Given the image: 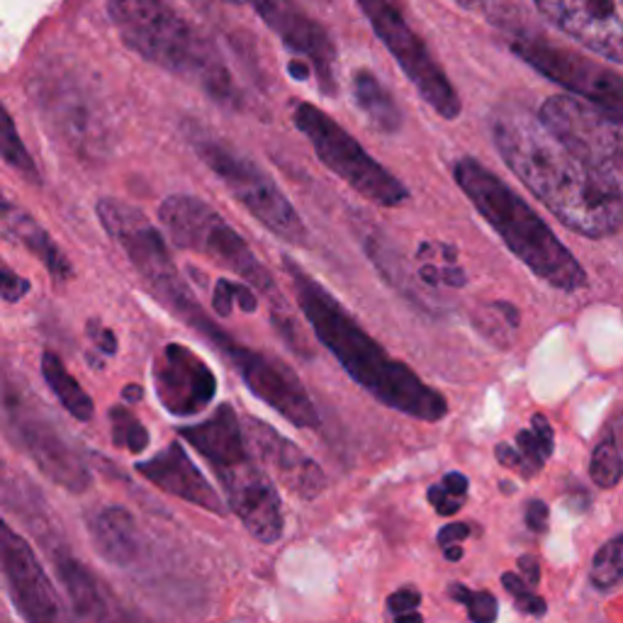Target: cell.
Here are the masks:
<instances>
[{"label":"cell","instance_id":"6da1fadb","mask_svg":"<svg viewBox=\"0 0 623 623\" xmlns=\"http://www.w3.org/2000/svg\"><path fill=\"white\" fill-rule=\"evenodd\" d=\"M492 140L514 176L572 232L604 239L623 227L621 195L536 114L502 108L492 118Z\"/></svg>","mask_w":623,"mask_h":623},{"label":"cell","instance_id":"7a4b0ae2","mask_svg":"<svg viewBox=\"0 0 623 623\" xmlns=\"http://www.w3.org/2000/svg\"><path fill=\"white\" fill-rule=\"evenodd\" d=\"M285 273L291 275L297 307L317 334L321 346L337 356L356 383L383 402L385 407L397 409L407 417L422 422H441L448 414V402L429 387L424 380L380 346L346 307L334 297L317 278L291 259L283 256Z\"/></svg>","mask_w":623,"mask_h":623},{"label":"cell","instance_id":"3957f363","mask_svg":"<svg viewBox=\"0 0 623 623\" xmlns=\"http://www.w3.org/2000/svg\"><path fill=\"white\" fill-rule=\"evenodd\" d=\"M106 10L127 50L222 106L239 102L234 78L215 42L173 0H106Z\"/></svg>","mask_w":623,"mask_h":623},{"label":"cell","instance_id":"277c9868","mask_svg":"<svg viewBox=\"0 0 623 623\" xmlns=\"http://www.w3.org/2000/svg\"><path fill=\"white\" fill-rule=\"evenodd\" d=\"M453 178L476 210L500 234L514 256L544 283L575 293L587 283V273L553 229L526 205L506 183L482 166L478 159L463 156L453 164Z\"/></svg>","mask_w":623,"mask_h":623},{"label":"cell","instance_id":"5b68a950","mask_svg":"<svg viewBox=\"0 0 623 623\" xmlns=\"http://www.w3.org/2000/svg\"><path fill=\"white\" fill-rule=\"evenodd\" d=\"M30 96L42 122L68 152L88 161H98L110 152L112 130L106 102L80 68L66 62L37 66Z\"/></svg>","mask_w":623,"mask_h":623},{"label":"cell","instance_id":"8992f818","mask_svg":"<svg viewBox=\"0 0 623 623\" xmlns=\"http://www.w3.org/2000/svg\"><path fill=\"white\" fill-rule=\"evenodd\" d=\"M159 222L178 249L219 261L225 269L234 271L247 285L256 287L259 293L269 297L273 317L287 315L281 287L275 285L269 269L251 251L247 239L212 205L195 198V195H171L159 207Z\"/></svg>","mask_w":623,"mask_h":623},{"label":"cell","instance_id":"52a82bcc","mask_svg":"<svg viewBox=\"0 0 623 623\" xmlns=\"http://www.w3.org/2000/svg\"><path fill=\"white\" fill-rule=\"evenodd\" d=\"M297 132L315 149L317 159L361 198L380 207H402L409 200V188L395 173L365 152L361 142L312 102H297L293 110Z\"/></svg>","mask_w":623,"mask_h":623},{"label":"cell","instance_id":"ba28073f","mask_svg":"<svg viewBox=\"0 0 623 623\" xmlns=\"http://www.w3.org/2000/svg\"><path fill=\"white\" fill-rule=\"evenodd\" d=\"M190 144L203 164L232 193V198L239 205H244L247 212L256 217L269 232L281 237L287 244H307L309 232L303 217L297 215L293 203L275 186L269 173L253 164L249 156L217 140V136L193 134Z\"/></svg>","mask_w":623,"mask_h":623},{"label":"cell","instance_id":"9c48e42d","mask_svg":"<svg viewBox=\"0 0 623 623\" xmlns=\"http://www.w3.org/2000/svg\"><path fill=\"white\" fill-rule=\"evenodd\" d=\"M363 10L365 20L373 25L375 37L385 44L387 54L397 62L402 74L417 88L419 98L438 118L458 120L463 112V102L451 78L434 59L429 44L412 28L407 20L405 0H356Z\"/></svg>","mask_w":623,"mask_h":623},{"label":"cell","instance_id":"30bf717a","mask_svg":"<svg viewBox=\"0 0 623 623\" xmlns=\"http://www.w3.org/2000/svg\"><path fill=\"white\" fill-rule=\"evenodd\" d=\"M538 118L623 200V124L570 96L548 98L540 106Z\"/></svg>","mask_w":623,"mask_h":623},{"label":"cell","instance_id":"8fae6325","mask_svg":"<svg viewBox=\"0 0 623 623\" xmlns=\"http://www.w3.org/2000/svg\"><path fill=\"white\" fill-rule=\"evenodd\" d=\"M518 59L534 66L540 76L570 90L587 106L623 124V76L594 64L587 56L558 47L548 40L518 34L510 42Z\"/></svg>","mask_w":623,"mask_h":623},{"label":"cell","instance_id":"7c38bea8","mask_svg":"<svg viewBox=\"0 0 623 623\" xmlns=\"http://www.w3.org/2000/svg\"><path fill=\"white\" fill-rule=\"evenodd\" d=\"M215 346L237 368V373L244 380L247 387L259 400H263L265 405H271L287 422L299 426V429H317L319 414L315 405H312L305 385L299 383L291 368L278 359H271V356L253 351L249 346H241L227 331L215 341Z\"/></svg>","mask_w":623,"mask_h":623},{"label":"cell","instance_id":"4fadbf2b","mask_svg":"<svg viewBox=\"0 0 623 623\" xmlns=\"http://www.w3.org/2000/svg\"><path fill=\"white\" fill-rule=\"evenodd\" d=\"M287 50L315 76L321 96H337V47L321 22L309 18L295 0H247Z\"/></svg>","mask_w":623,"mask_h":623},{"label":"cell","instance_id":"5bb4252c","mask_svg":"<svg viewBox=\"0 0 623 623\" xmlns=\"http://www.w3.org/2000/svg\"><path fill=\"white\" fill-rule=\"evenodd\" d=\"M534 6L582 47L623 64V0H534Z\"/></svg>","mask_w":623,"mask_h":623},{"label":"cell","instance_id":"9a60e30c","mask_svg":"<svg viewBox=\"0 0 623 623\" xmlns=\"http://www.w3.org/2000/svg\"><path fill=\"white\" fill-rule=\"evenodd\" d=\"M215 476L227 492L234 514L244 522L249 534L261 544H275L283 536L281 494L273 480L253 463V456L234 466L215 470Z\"/></svg>","mask_w":623,"mask_h":623},{"label":"cell","instance_id":"2e32d148","mask_svg":"<svg viewBox=\"0 0 623 623\" xmlns=\"http://www.w3.org/2000/svg\"><path fill=\"white\" fill-rule=\"evenodd\" d=\"M159 402L176 417H193L212 405L217 380L200 356L188 346L168 343L154 361Z\"/></svg>","mask_w":623,"mask_h":623},{"label":"cell","instance_id":"e0dca14e","mask_svg":"<svg viewBox=\"0 0 623 623\" xmlns=\"http://www.w3.org/2000/svg\"><path fill=\"white\" fill-rule=\"evenodd\" d=\"M3 572L18 611L28 623H59L62 606L52 580L34 558L28 540L3 526Z\"/></svg>","mask_w":623,"mask_h":623},{"label":"cell","instance_id":"ac0fdd59","mask_svg":"<svg viewBox=\"0 0 623 623\" xmlns=\"http://www.w3.org/2000/svg\"><path fill=\"white\" fill-rule=\"evenodd\" d=\"M244 434L249 448H253L263 463L273 468L278 480L285 482L293 492H297L299 498L315 500L317 494L325 490L327 478L321 468L299 451L295 444L287 441L278 431H273L269 424L259 419H247Z\"/></svg>","mask_w":623,"mask_h":623},{"label":"cell","instance_id":"d6986e66","mask_svg":"<svg viewBox=\"0 0 623 623\" xmlns=\"http://www.w3.org/2000/svg\"><path fill=\"white\" fill-rule=\"evenodd\" d=\"M140 476H144L149 482H154L159 490H164L173 498L183 502H190L195 506H203L207 512L225 514V502L219 500V494L198 466L193 463L186 448L181 444H171L164 451L156 453L154 458L142 460L134 466Z\"/></svg>","mask_w":623,"mask_h":623},{"label":"cell","instance_id":"ffe728a7","mask_svg":"<svg viewBox=\"0 0 623 623\" xmlns=\"http://www.w3.org/2000/svg\"><path fill=\"white\" fill-rule=\"evenodd\" d=\"M178 434L212 466V470L234 466L239 460L251 458L247 434L239 426L237 412L229 405L219 407L215 417L203 424L183 426Z\"/></svg>","mask_w":623,"mask_h":623},{"label":"cell","instance_id":"44dd1931","mask_svg":"<svg viewBox=\"0 0 623 623\" xmlns=\"http://www.w3.org/2000/svg\"><path fill=\"white\" fill-rule=\"evenodd\" d=\"M3 237L25 247L32 256H37L56 283H66L74 278L72 261H68L59 244L50 237L47 229L8 200L3 203Z\"/></svg>","mask_w":623,"mask_h":623},{"label":"cell","instance_id":"7402d4cb","mask_svg":"<svg viewBox=\"0 0 623 623\" xmlns=\"http://www.w3.org/2000/svg\"><path fill=\"white\" fill-rule=\"evenodd\" d=\"M90 538L100 558L114 568H130L140 556L134 516L124 506H106L90 518Z\"/></svg>","mask_w":623,"mask_h":623},{"label":"cell","instance_id":"603a6c76","mask_svg":"<svg viewBox=\"0 0 623 623\" xmlns=\"http://www.w3.org/2000/svg\"><path fill=\"white\" fill-rule=\"evenodd\" d=\"M28 451L34 456L42 470H47L54 480L68 484L72 490H84L88 484V472L76 453L68 448L59 434L47 431L44 426H25Z\"/></svg>","mask_w":623,"mask_h":623},{"label":"cell","instance_id":"cb8c5ba5","mask_svg":"<svg viewBox=\"0 0 623 623\" xmlns=\"http://www.w3.org/2000/svg\"><path fill=\"white\" fill-rule=\"evenodd\" d=\"M351 96L356 108L368 122L375 124V130L385 134H397L402 130L405 114L400 110V102L371 68H356L351 76Z\"/></svg>","mask_w":623,"mask_h":623},{"label":"cell","instance_id":"d4e9b609","mask_svg":"<svg viewBox=\"0 0 623 623\" xmlns=\"http://www.w3.org/2000/svg\"><path fill=\"white\" fill-rule=\"evenodd\" d=\"M56 570H59L62 582L66 587L68 597H72L74 611L80 621L110 623L108 599L100 590V582L84 568V565L72 558H62L59 562H56Z\"/></svg>","mask_w":623,"mask_h":623},{"label":"cell","instance_id":"484cf974","mask_svg":"<svg viewBox=\"0 0 623 623\" xmlns=\"http://www.w3.org/2000/svg\"><path fill=\"white\" fill-rule=\"evenodd\" d=\"M42 375L47 380L50 390L56 395V400L62 402L64 409L72 414L78 422H90L94 419V400H90L88 392L80 387L78 380L66 371L64 361L59 356L47 351L42 356Z\"/></svg>","mask_w":623,"mask_h":623},{"label":"cell","instance_id":"4316f807","mask_svg":"<svg viewBox=\"0 0 623 623\" xmlns=\"http://www.w3.org/2000/svg\"><path fill=\"white\" fill-rule=\"evenodd\" d=\"M417 256L419 265V281L429 287H463L466 285V271L458 265V253L448 244H429L424 241L419 247Z\"/></svg>","mask_w":623,"mask_h":623},{"label":"cell","instance_id":"83f0119b","mask_svg":"<svg viewBox=\"0 0 623 623\" xmlns=\"http://www.w3.org/2000/svg\"><path fill=\"white\" fill-rule=\"evenodd\" d=\"M590 476L597 488H614L623 478V444L614 434H606L594 448L590 460Z\"/></svg>","mask_w":623,"mask_h":623},{"label":"cell","instance_id":"f1b7e54d","mask_svg":"<svg viewBox=\"0 0 623 623\" xmlns=\"http://www.w3.org/2000/svg\"><path fill=\"white\" fill-rule=\"evenodd\" d=\"M0 154H3L6 164L18 171L22 178L30 181L32 186H40L42 178H40V171L34 166V161L28 152L25 142L20 140V134L15 130V122L10 118V112L3 110V140H0Z\"/></svg>","mask_w":623,"mask_h":623},{"label":"cell","instance_id":"f546056e","mask_svg":"<svg viewBox=\"0 0 623 623\" xmlns=\"http://www.w3.org/2000/svg\"><path fill=\"white\" fill-rule=\"evenodd\" d=\"M516 448H518V453L524 456L528 468L538 472L540 466H544L553 453V429H550L548 419L536 414V417L531 419V429L518 431Z\"/></svg>","mask_w":623,"mask_h":623},{"label":"cell","instance_id":"4dcf8cb0","mask_svg":"<svg viewBox=\"0 0 623 623\" xmlns=\"http://www.w3.org/2000/svg\"><path fill=\"white\" fill-rule=\"evenodd\" d=\"M590 580L599 590H609L623 580V536L611 538L609 544L599 548L592 560Z\"/></svg>","mask_w":623,"mask_h":623},{"label":"cell","instance_id":"1f68e13d","mask_svg":"<svg viewBox=\"0 0 623 623\" xmlns=\"http://www.w3.org/2000/svg\"><path fill=\"white\" fill-rule=\"evenodd\" d=\"M212 307L222 319L232 317L234 309L251 315V312H256V295H253V287L247 283L219 278L212 291Z\"/></svg>","mask_w":623,"mask_h":623},{"label":"cell","instance_id":"d6a6232c","mask_svg":"<svg viewBox=\"0 0 623 623\" xmlns=\"http://www.w3.org/2000/svg\"><path fill=\"white\" fill-rule=\"evenodd\" d=\"M110 422H112V441L114 446L127 448L132 453H142L149 446V431L144 429V424L132 417L130 412L122 407L110 409Z\"/></svg>","mask_w":623,"mask_h":623},{"label":"cell","instance_id":"836d02e7","mask_svg":"<svg viewBox=\"0 0 623 623\" xmlns=\"http://www.w3.org/2000/svg\"><path fill=\"white\" fill-rule=\"evenodd\" d=\"M448 594L458 599L460 604L468 606V614L472 623H494L498 621V599L490 592H472L463 584H451L448 587Z\"/></svg>","mask_w":623,"mask_h":623},{"label":"cell","instance_id":"e575fe53","mask_svg":"<svg viewBox=\"0 0 623 623\" xmlns=\"http://www.w3.org/2000/svg\"><path fill=\"white\" fill-rule=\"evenodd\" d=\"M453 3L492 22L510 20L516 10V0H453Z\"/></svg>","mask_w":623,"mask_h":623},{"label":"cell","instance_id":"d590c367","mask_svg":"<svg viewBox=\"0 0 623 623\" xmlns=\"http://www.w3.org/2000/svg\"><path fill=\"white\" fill-rule=\"evenodd\" d=\"M28 293H30V283L25 278H20V275L6 263L3 275H0V295H3L6 303H20Z\"/></svg>","mask_w":623,"mask_h":623},{"label":"cell","instance_id":"8d00e7d4","mask_svg":"<svg viewBox=\"0 0 623 623\" xmlns=\"http://www.w3.org/2000/svg\"><path fill=\"white\" fill-rule=\"evenodd\" d=\"M419 604H422V594L417 590H412V587H402V590H397L395 594H390V599H387V609L395 616L409 614V611H417Z\"/></svg>","mask_w":623,"mask_h":623},{"label":"cell","instance_id":"74e56055","mask_svg":"<svg viewBox=\"0 0 623 623\" xmlns=\"http://www.w3.org/2000/svg\"><path fill=\"white\" fill-rule=\"evenodd\" d=\"M86 331H88V337L94 339V343L98 346L100 353H106V356H114V353H118V337H114V334H112L108 327H102L100 321L90 319Z\"/></svg>","mask_w":623,"mask_h":623},{"label":"cell","instance_id":"f35d334b","mask_svg":"<svg viewBox=\"0 0 623 623\" xmlns=\"http://www.w3.org/2000/svg\"><path fill=\"white\" fill-rule=\"evenodd\" d=\"M429 502L436 506V512L441 516H451L460 512V506H463V498H453V494H448L444 490V484H434V488H429Z\"/></svg>","mask_w":623,"mask_h":623},{"label":"cell","instance_id":"ab89813d","mask_svg":"<svg viewBox=\"0 0 623 623\" xmlns=\"http://www.w3.org/2000/svg\"><path fill=\"white\" fill-rule=\"evenodd\" d=\"M494 453H498V460H500L502 466L518 470V472H522L524 478H531V476H534V470L528 468V463L524 460V456L518 453V448H512V446H506V444H500V446H498V451H494Z\"/></svg>","mask_w":623,"mask_h":623},{"label":"cell","instance_id":"60d3db41","mask_svg":"<svg viewBox=\"0 0 623 623\" xmlns=\"http://www.w3.org/2000/svg\"><path fill=\"white\" fill-rule=\"evenodd\" d=\"M468 536H470V526L468 524H448V526H444L441 531H438L436 540H438V546L446 550L448 546H456L458 540H463Z\"/></svg>","mask_w":623,"mask_h":623},{"label":"cell","instance_id":"b9f144b4","mask_svg":"<svg viewBox=\"0 0 623 623\" xmlns=\"http://www.w3.org/2000/svg\"><path fill=\"white\" fill-rule=\"evenodd\" d=\"M526 524L531 531H546V524H548V506L546 502H540V500H534L528 504V510H526Z\"/></svg>","mask_w":623,"mask_h":623},{"label":"cell","instance_id":"7bdbcfd3","mask_svg":"<svg viewBox=\"0 0 623 623\" xmlns=\"http://www.w3.org/2000/svg\"><path fill=\"white\" fill-rule=\"evenodd\" d=\"M514 599H516V606L526 611V614H531V616H544L546 614V602L538 594H534V590H526L524 594H518Z\"/></svg>","mask_w":623,"mask_h":623},{"label":"cell","instance_id":"ee69618b","mask_svg":"<svg viewBox=\"0 0 623 623\" xmlns=\"http://www.w3.org/2000/svg\"><path fill=\"white\" fill-rule=\"evenodd\" d=\"M444 490L448 494H453V498H466L468 494V488H470V482L466 476H460V472H448V476L444 478Z\"/></svg>","mask_w":623,"mask_h":623},{"label":"cell","instance_id":"f6af8a7d","mask_svg":"<svg viewBox=\"0 0 623 623\" xmlns=\"http://www.w3.org/2000/svg\"><path fill=\"white\" fill-rule=\"evenodd\" d=\"M518 570H522L524 580L534 587L540 580V568H538V560L534 556H522L518 558Z\"/></svg>","mask_w":623,"mask_h":623},{"label":"cell","instance_id":"bcb514c9","mask_svg":"<svg viewBox=\"0 0 623 623\" xmlns=\"http://www.w3.org/2000/svg\"><path fill=\"white\" fill-rule=\"evenodd\" d=\"M122 397H124L127 402H132V405H134V402H140V400L144 397V392H142L140 385H127V387L122 390Z\"/></svg>","mask_w":623,"mask_h":623},{"label":"cell","instance_id":"7dc6e473","mask_svg":"<svg viewBox=\"0 0 623 623\" xmlns=\"http://www.w3.org/2000/svg\"><path fill=\"white\" fill-rule=\"evenodd\" d=\"M392 623H424V619H422L419 611H409V614L395 616V621H392Z\"/></svg>","mask_w":623,"mask_h":623},{"label":"cell","instance_id":"c3c4849f","mask_svg":"<svg viewBox=\"0 0 623 623\" xmlns=\"http://www.w3.org/2000/svg\"><path fill=\"white\" fill-rule=\"evenodd\" d=\"M444 556H446V560L456 562V560L463 558V548H460V546H448V548L444 550Z\"/></svg>","mask_w":623,"mask_h":623},{"label":"cell","instance_id":"681fc988","mask_svg":"<svg viewBox=\"0 0 623 623\" xmlns=\"http://www.w3.org/2000/svg\"><path fill=\"white\" fill-rule=\"evenodd\" d=\"M229 3H247V0H229Z\"/></svg>","mask_w":623,"mask_h":623}]
</instances>
